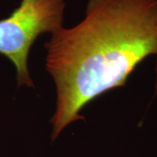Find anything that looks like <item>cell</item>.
Listing matches in <instances>:
<instances>
[{
  "label": "cell",
  "mask_w": 157,
  "mask_h": 157,
  "mask_svg": "<svg viewBox=\"0 0 157 157\" xmlns=\"http://www.w3.org/2000/svg\"><path fill=\"white\" fill-rule=\"evenodd\" d=\"M56 86L51 139L84 116L105 93L123 86L145 59L157 55V0H88L84 18L45 43Z\"/></svg>",
  "instance_id": "obj_1"
},
{
  "label": "cell",
  "mask_w": 157,
  "mask_h": 157,
  "mask_svg": "<svg viewBox=\"0 0 157 157\" xmlns=\"http://www.w3.org/2000/svg\"><path fill=\"white\" fill-rule=\"evenodd\" d=\"M65 9V0H21L0 20V54L14 65L18 86L34 87L28 68L32 46L40 35L63 27Z\"/></svg>",
  "instance_id": "obj_2"
},
{
  "label": "cell",
  "mask_w": 157,
  "mask_h": 157,
  "mask_svg": "<svg viewBox=\"0 0 157 157\" xmlns=\"http://www.w3.org/2000/svg\"><path fill=\"white\" fill-rule=\"evenodd\" d=\"M157 56V55H156ZM155 89H154V96L157 95V59H156V63H155Z\"/></svg>",
  "instance_id": "obj_3"
}]
</instances>
